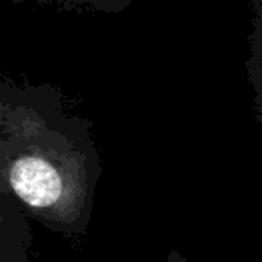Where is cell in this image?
I'll return each mask as SVG.
<instances>
[{
    "label": "cell",
    "mask_w": 262,
    "mask_h": 262,
    "mask_svg": "<svg viewBox=\"0 0 262 262\" xmlns=\"http://www.w3.org/2000/svg\"><path fill=\"white\" fill-rule=\"evenodd\" d=\"M102 176L84 113L51 82H0V190L43 227L82 237Z\"/></svg>",
    "instance_id": "obj_1"
},
{
    "label": "cell",
    "mask_w": 262,
    "mask_h": 262,
    "mask_svg": "<svg viewBox=\"0 0 262 262\" xmlns=\"http://www.w3.org/2000/svg\"><path fill=\"white\" fill-rule=\"evenodd\" d=\"M0 227L2 262H27L31 248V227L25 209L4 190H0Z\"/></svg>",
    "instance_id": "obj_2"
},
{
    "label": "cell",
    "mask_w": 262,
    "mask_h": 262,
    "mask_svg": "<svg viewBox=\"0 0 262 262\" xmlns=\"http://www.w3.org/2000/svg\"><path fill=\"white\" fill-rule=\"evenodd\" d=\"M20 2H33L39 6H53V8L70 10V12L117 16V14L127 12L135 0H20Z\"/></svg>",
    "instance_id": "obj_4"
},
{
    "label": "cell",
    "mask_w": 262,
    "mask_h": 262,
    "mask_svg": "<svg viewBox=\"0 0 262 262\" xmlns=\"http://www.w3.org/2000/svg\"><path fill=\"white\" fill-rule=\"evenodd\" d=\"M246 43V82L252 94L254 117L262 125V0H250V29Z\"/></svg>",
    "instance_id": "obj_3"
},
{
    "label": "cell",
    "mask_w": 262,
    "mask_h": 262,
    "mask_svg": "<svg viewBox=\"0 0 262 262\" xmlns=\"http://www.w3.org/2000/svg\"><path fill=\"white\" fill-rule=\"evenodd\" d=\"M166 262H188L180 252H176V250H170V254L166 256Z\"/></svg>",
    "instance_id": "obj_5"
}]
</instances>
